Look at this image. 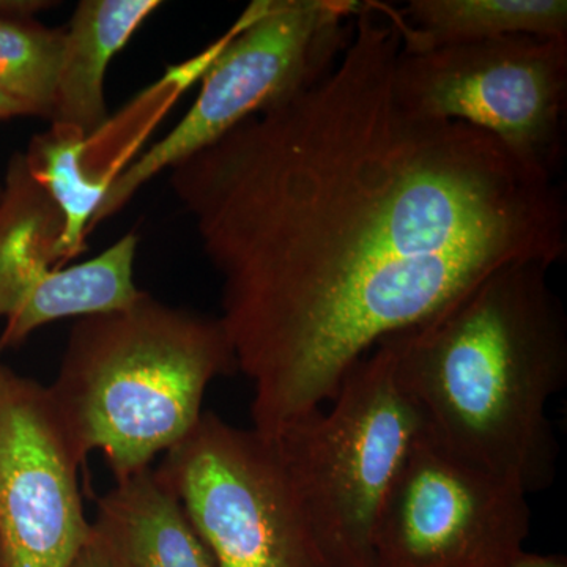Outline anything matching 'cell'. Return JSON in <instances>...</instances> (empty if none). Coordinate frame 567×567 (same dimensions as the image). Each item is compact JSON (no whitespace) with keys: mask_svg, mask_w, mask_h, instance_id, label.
Listing matches in <instances>:
<instances>
[{"mask_svg":"<svg viewBox=\"0 0 567 567\" xmlns=\"http://www.w3.org/2000/svg\"><path fill=\"white\" fill-rule=\"evenodd\" d=\"M399 52L394 22L364 2L327 76L169 171L221 278L260 434L323 409L377 342L499 268L566 257L557 178L410 110Z\"/></svg>","mask_w":567,"mask_h":567,"instance_id":"1","label":"cell"},{"mask_svg":"<svg viewBox=\"0 0 567 567\" xmlns=\"http://www.w3.org/2000/svg\"><path fill=\"white\" fill-rule=\"evenodd\" d=\"M550 268L507 265L382 339L423 434L528 495L557 472L547 406L567 382V319Z\"/></svg>","mask_w":567,"mask_h":567,"instance_id":"2","label":"cell"},{"mask_svg":"<svg viewBox=\"0 0 567 567\" xmlns=\"http://www.w3.org/2000/svg\"><path fill=\"white\" fill-rule=\"evenodd\" d=\"M238 371L219 317L147 292L71 328L52 409L81 465L95 451L115 481L152 466L203 416L213 380Z\"/></svg>","mask_w":567,"mask_h":567,"instance_id":"3","label":"cell"},{"mask_svg":"<svg viewBox=\"0 0 567 567\" xmlns=\"http://www.w3.org/2000/svg\"><path fill=\"white\" fill-rule=\"evenodd\" d=\"M330 402L271 439L327 566L372 567L380 506L423 424L383 341Z\"/></svg>","mask_w":567,"mask_h":567,"instance_id":"4","label":"cell"},{"mask_svg":"<svg viewBox=\"0 0 567 567\" xmlns=\"http://www.w3.org/2000/svg\"><path fill=\"white\" fill-rule=\"evenodd\" d=\"M363 7L357 0L252 2L226 32L182 121L112 178L95 224L117 215L156 175L327 76L349 47Z\"/></svg>","mask_w":567,"mask_h":567,"instance_id":"5","label":"cell"},{"mask_svg":"<svg viewBox=\"0 0 567 567\" xmlns=\"http://www.w3.org/2000/svg\"><path fill=\"white\" fill-rule=\"evenodd\" d=\"M155 470L216 567H328L271 436L204 412Z\"/></svg>","mask_w":567,"mask_h":567,"instance_id":"6","label":"cell"},{"mask_svg":"<svg viewBox=\"0 0 567 567\" xmlns=\"http://www.w3.org/2000/svg\"><path fill=\"white\" fill-rule=\"evenodd\" d=\"M395 89L425 117L491 134L557 178L566 151L567 40L513 35L399 52Z\"/></svg>","mask_w":567,"mask_h":567,"instance_id":"7","label":"cell"},{"mask_svg":"<svg viewBox=\"0 0 567 567\" xmlns=\"http://www.w3.org/2000/svg\"><path fill=\"white\" fill-rule=\"evenodd\" d=\"M529 525L524 488L421 431L380 506L372 567H507Z\"/></svg>","mask_w":567,"mask_h":567,"instance_id":"8","label":"cell"},{"mask_svg":"<svg viewBox=\"0 0 567 567\" xmlns=\"http://www.w3.org/2000/svg\"><path fill=\"white\" fill-rule=\"evenodd\" d=\"M48 388L0 364V566L71 567L92 536Z\"/></svg>","mask_w":567,"mask_h":567,"instance_id":"9","label":"cell"},{"mask_svg":"<svg viewBox=\"0 0 567 567\" xmlns=\"http://www.w3.org/2000/svg\"><path fill=\"white\" fill-rule=\"evenodd\" d=\"M91 524L112 567H216L181 499L152 466L115 481L96 499Z\"/></svg>","mask_w":567,"mask_h":567,"instance_id":"10","label":"cell"},{"mask_svg":"<svg viewBox=\"0 0 567 567\" xmlns=\"http://www.w3.org/2000/svg\"><path fill=\"white\" fill-rule=\"evenodd\" d=\"M162 7L158 0H82L63 29L52 125L91 140L110 121L106 74L112 59Z\"/></svg>","mask_w":567,"mask_h":567,"instance_id":"11","label":"cell"},{"mask_svg":"<svg viewBox=\"0 0 567 567\" xmlns=\"http://www.w3.org/2000/svg\"><path fill=\"white\" fill-rule=\"evenodd\" d=\"M136 251L137 235L125 234L85 262L51 270L7 317L0 352L58 320L107 315L133 305L144 292L134 281Z\"/></svg>","mask_w":567,"mask_h":567,"instance_id":"12","label":"cell"},{"mask_svg":"<svg viewBox=\"0 0 567 567\" xmlns=\"http://www.w3.org/2000/svg\"><path fill=\"white\" fill-rule=\"evenodd\" d=\"M383 9L405 52L513 35L567 40L566 0H410L404 10Z\"/></svg>","mask_w":567,"mask_h":567,"instance_id":"13","label":"cell"},{"mask_svg":"<svg viewBox=\"0 0 567 567\" xmlns=\"http://www.w3.org/2000/svg\"><path fill=\"white\" fill-rule=\"evenodd\" d=\"M63 221L51 197L33 177L24 153H14L0 196V317L54 268H61Z\"/></svg>","mask_w":567,"mask_h":567,"instance_id":"14","label":"cell"},{"mask_svg":"<svg viewBox=\"0 0 567 567\" xmlns=\"http://www.w3.org/2000/svg\"><path fill=\"white\" fill-rule=\"evenodd\" d=\"M87 140L70 126L52 125L32 137L25 162L35 181L43 186L61 212L63 233L61 262L73 259L84 249V238L95 224L111 182L85 173Z\"/></svg>","mask_w":567,"mask_h":567,"instance_id":"15","label":"cell"},{"mask_svg":"<svg viewBox=\"0 0 567 567\" xmlns=\"http://www.w3.org/2000/svg\"><path fill=\"white\" fill-rule=\"evenodd\" d=\"M62 48L63 29L0 17V89L31 117L51 121Z\"/></svg>","mask_w":567,"mask_h":567,"instance_id":"16","label":"cell"},{"mask_svg":"<svg viewBox=\"0 0 567 567\" xmlns=\"http://www.w3.org/2000/svg\"><path fill=\"white\" fill-rule=\"evenodd\" d=\"M54 3L44 0H0V17L10 20L35 21L41 11L52 9Z\"/></svg>","mask_w":567,"mask_h":567,"instance_id":"17","label":"cell"},{"mask_svg":"<svg viewBox=\"0 0 567 567\" xmlns=\"http://www.w3.org/2000/svg\"><path fill=\"white\" fill-rule=\"evenodd\" d=\"M71 567H112V565L106 555H104L103 548L91 536V539L82 547L80 555L74 559Z\"/></svg>","mask_w":567,"mask_h":567,"instance_id":"18","label":"cell"},{"mask_svg":"<svg viewBox=\"0 0 567 567\" xmlns=\"http://www.w3.org/2000/svg\"><path fill=\"white\" fill-rule=\"evenodd\" d=\"M507 567H567L565 555H539L522 551Z\"/></svg>","mask_w":567,"mask_h":567,"instance_id":"19","label":"cell"},{"mask_svg":"<svg viewBox=\"0 0 567 567\" xmlns=\"http://www.w3.org/2000/svg\"><path fill=\"white\" fill-rule=\"evenodd\" d=\"M18 117H31V114L13 96L0 89V122L13 121Z\"/></svg>","mask_w":567,"mask_h":567,"instance_id":"20","label":"cell"},{"mask_svg":"<svg viewBox=\"0 0 567 567\" xmlns=\"http://www.w3.org/2000/svg\"><path fill=\"white\" fill-rule=\"evenodd\" d=\"M3 192V175H0V196H2Z\"/></svg>","mask_w":567,"mask_h":567,"instance_id":"21","label":"cell"},{"mask_svg":"<svg viewBox=\"0 0 567 567\" xmlns=\"http://www.w3.org/2000/svg\"><path fill=\"white\" fill-rule=\"evenodd\" d=\"M0 364H2V361H0Z\"/></svg>","mask_w":567,"mask_h":567,"instance_id":"22","label":"cell"},{"mask_svg":"<svg viewBox=\"0 0 567 567\" xmlns=\"http://www.w3.org/2000/svg\"><path fill=\"white\" fill-rule=\"evenodd\" d=\"M0 567H2V566H0Z\"/></svg>","mask_w":567,"mask_h":567,"instance_id":"23","label":"cell"}]
</instances>
